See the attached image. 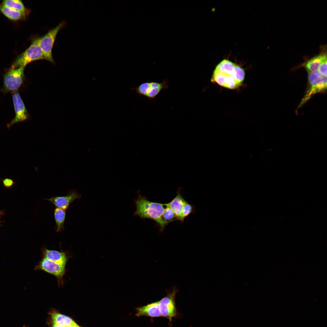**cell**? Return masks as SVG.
Wrapping results in <instances>:
<instances>
[{
  "mask_svg": "<svg viewBox=\"0 0 327 327\" xmlns=\"http://www.w3.org/2000/svg\"><path fill=\"white\" fill-rule=\"evenodd\" d=\"M43 257L55 263L66 266L70 256L67 252L50 250L45 247L41 249Z\"/></svg>",
  "mask_w": 327,
  "mask_h": 327,
  "instance_id": "obj_11",
  "label": "cell"
},
{
  "mask_svg": "<svg viewBox=\"0 0 327 327\" xmlns=\"http://www.w3.org/2000/svg\"><path fill=\"white\" fill-rule=\"evenodd\" d=\"M194 210L193 206L187 202L183 206L179 220L181 222H183L184 219L190 214L193 213Z\"/></svg>",
  "mask_w": 327,
  "mask_h": 327,
  "instance_id": "obj_21",
  "label": "cell"
},
{
  "mask_svg": "<svg viewBox=\"0 0 327 327\" xmlns=\"http://www.w3.org/2000/svg\"><path fill=\"white\" fill-rule=\"evenodd\" d=\"M245 76L242 68L228 59H224L216 67L211 80L223 87L235 89L242 85Z\"/></svg>",
  "mask_w": 327,
  "mask_h": 327,
  "instance_id": "obj_1",
  "label": "cell"
},
{
  "mask_svg": "<svg viewBox=\"0 0 327 327\" xmlns=\"http://www.w3.org/2000/svg\"><path fill=\"white\" fill-rule=\"evenodd\" d=\"M12 98L15 116L9 123L7 124V127L8 129L13 124L22 122L29 118L27 110L19 93L16 91L13 93Z\"/></svg>",
  "mask_w": 327,
  "mask_h": 327,
  "instance_id": "obj_9",
  "label": "cell"
},
{
  "mask_svg": "<svg viewBox=\"0 0 327 327\" xmlns=\"http://www.w3.org/2000/svg\"><path fill=\"white\" fill-rule=\"evenodd\" d=\"M2 181L4 186L7 187H11L14 184L13 180L10 178L3 179Z\"/></svg>",
  "mask_w": 327,
  "mask_h": 327,
  "instance_id": "obj_24",
  "label": "cell"
},
{
  "mask_svg": "<svg viewBox=\"0 0 327 327\" xmlns=\"http://www.w3.org/2000/svg\"><path fill=\"white\" fill-rule=\"evenodd\" d=\"M136 311V315L138 317L146 316L154 318L161 316L159 301L137 308Z\"/></svg>",
  "mask_w": 327,
  "mask_h": 327,
  "instance_id": "obj_13",
  "label": "cell"
},
{
  "mask_svg": "<svg viewBox=\"0 0 327 327\" xmlns=\"http://www.w3.org/2000/svg\"><path fill=\"white\" fill-rule=\"evenodd\" d=\"M166 207L162 216L163 220L170 223L176 220V216L174 212L170 207L166 205Z\"/></svg>",
  "mask_w": 327,
  "mask_h": 327,
  "instance_id": "obj_22",
  "label": "cell"
},
{
  "mask_svg": "<svg viewBox=\"0 0 327 327\" xmlns=\"http://www.w3.org/2000/svg\"><path fill=\"white\" fill-rule=\"evenodd\" d=\"M150 87L145 97L150 99H154L163 89H166L163 87H158L156 82L152 81L150 82Z\"/></svg>",
  "mask_w": 327,
  "mask_h": 327,
  "instance_id": "obj_19",
  "label": "cell"
},
{
  "mask_svg": "<svg viewBox=\"0 0 327 327\" xmlns=\"http://www.w3.org/2000/svg\"><path fill=\"white\" fill-rule=\"evenodd\" d=\"M0 12L8 19L14 21L24 20L28 14L0 4Z\"/></svg>",
  "mask_w": 327,
  "mask_h": 327,
  "instance_id": "obj_15",
  "label": "cell"
},
{
  "mask_svg": "<svg viewBox=\"0 0 327 327\" xmlns=\"http://www.w3.org/2000/svg\"><path fill=\"white\" fill-rule=\"evenodd\" d=\"M68 327H81L79 326L76 323H75L74 324H73V325H71L70 326H68Z\"/></svg>",
  "mask_w": 327,
  "mask_h": 327,
  "instance_id": "obj_26",
  "label": "cell"
},
{
  "mask_svg": "<svg viewBox=\"0 0 327 327\" xmlns=\"http://www.w3.org/2000/svg\"><path fill=\"white\" fill-rule=\"evenodd\" d=\"M64 25V22L60 23L44 35L37 38L38 45L43 53L45 59L52 63H54L52 54L54 44L58 33Z\"/></svg>",
  "mask_w": 327,
  "mask_h": 327,
  "instance_id": "obj_7",
  "label": "cell"
},
{
  "mask_svg": "<svg viewBox=\"0 0 327 327\" xmlns=\"http://www.w3.org/2000/svg\"><path fill=\"white\" fill-rule=\"evenodd\" d=\"M134 202L136 207L134 215L143 219L153 220L160 226V231H163L170 223L164 221L162 217L166 207L165 204L150 201L140 194Z\"/></svg>",
  "mask_w": 327,
  "mask_h": 327,
  "instance_id": "obj_2",
  "label": "cell"
},
{
  "mask_svg": "<svg viewBox=\"0 0 327 327\" xmlns=\"http://www.w3.org/2000/svg\"><path fill=\"white\" fill-rule=\"evenodd\" d=\"M150 84V82H144L137 87L131 88V90L135 91L138 94L145 97L148 92Z\"/></svg>",
  "mask_w": 327,
  "mask_h": 327,
  "instance_id": "obj_20",
  "label": "cell"
},
{
  "mask_svg": "<svg viewBox=\"0 0 327 327\" xmlns=\"http://www.w3.org/2000/svg\"><path fill=\"white\" fill-rule=\"evenodd\" d=\"M177 292V289L173 288L171 292L159 301L161 316L168 319L170 322L177 315L175 300Z\"/></svg>",
  "mask_w": 327,
  "mask_h": 327,
  "instance_id": "obj_8",
  "label": "cell"
},
{
  "mask_svg": "<svg viewBox=\"0 0 327 327\" xmlns=\"http://www.w3.org/2000/svg\"><path fill=\"white\" fill-rule=\"evenodd\" d=\"M81 197V195L77 191L71 190L65 196L53 197L45 200L52 203L56 208L66 210L71 203Z\"/></svg>",
  "mask_w": 327,
  "mask_h": 327,
  "instance_id": "obj_10",
  "label": "cell"
},
{
  "mask_svg": "<svg viewBox=\"0 0 327 327\" xmlns=\"http://www.w3.org/2000/svg\"><path fill=\"white\" fill-rule=\"evenodd\" d=\"M66 266L55 263L43 257L35 266V270H41L55 276L59 287L64 284L63 277L66 272Z\"/></svg>",
  "mask_w": 327,
  "mask_h": 327,
  "instance_id": "obj_6",
  "label": "cell"
},
{
  "mask_svg": "<svg viewBox=\"0 0 327 327\" xmlns=\"http://www.w3.org/2000/svg\"><path fill=\"white\" fill-rule=\"evenodd\" d=\"M24 68H10L3 75V86L1 89L5 93L17 91L22 84L25 78Z\"/></svg>",
  "mask_w": 327,
  "mask_h": 327,
  "instance_id": "obj_5",
  "label": "cell"
},
{
  "mask_svg": "<svg viewBox=\"0 0 327 327\" xmlns=\"http://www.w3.org/2000/svg\"><path fill=\"white\" fill-rule=\"evenodd\" d=\"M318 71V72L321 75L327 76V57L322 62Z\"/></svg>",
  "mask_w": 327,
  "mask_h": 327,
  "instance_id": "obj_23",
  "label": "cell"
},
{
  "mask_svg": "<svg viewBox=\"0 0 327 327\" xmlns=\"http://www.w3.org/2000/svg\"><path fill=\"white\" fill-rule=\"evenodd\" d=\"M308 85L304 96L299 105L302 107L314 94L323 92L327 88V76L320 74L318 71H307Z\"/></svg>",
  "mask_w": 327,
  "mask_h": 327,
  "instance_id": "obj_3",
  "label": "cell"
},
{
  "mask_svg": "<svg viewBox=\"0 0 327 327\" xmlns=\"http://www.w3.org/2000/svg\"><path fill=\"white\" fill-rule=\"evenodd\" d=\"M187 202L179 191H178L176 196L170 202L165 203V205L172 210L176 215V220H179L183 206Z\"/></svg>",
  "mask_w": 327,
  "mask_h": 327,
  "instance_id": "obj_14",
  "label": "cell"
},
{
  "mask_svg": "<svg viewBox=\"0 0 327 327\" xmlns=\"http://www.w3.org/2000/svg\"><path fill=\"white\" fill-rule=\"evenodd\" d=\"M320 48V52L319 54L305 61L301 65L299 66V67L300 66L304 67L307 71H317L322 62L327 57L326 45L322 46Z\"/></svg>",
  "mask_w": 327,
  "mask_h": 327,
  "instance_id": "obj_12",
  "label": "cell"
},
{
  "mask_svg": "<svg viewBox=\"0 0 327 327\" xmlns=\"http://www.w3.org/2000/svg\"><path fill=\"white\" fill-rule=\"evenodd\" d=\"M45 59L43 53L39 46L37 38L33 40L30 46L20 54L13 62L10 68H25L28 64L35 61Z\"/></svg>",
  "mask_w": 327,
  "mask_h": 327,
  "instance_id": "obj_4",
  "label": "cell"
},
{
  "mask_svg": "<svg viewBox=\"0 0 327 327\" xmlns=\"http://www.w3.org/2000/svg\"><path fill=\"white\" fill-rule=\"evenodd\" d=\"M52 327H64L62 325L57 324H56L53 323Z\"/></svg>",
  "mask_w": 327,
  "mask_h": 327,
  "instance_id": "obj_25",
  "label": "cell"
},
{
  "mask_svg": "<svg viewBox=\"0 0 327 327\" xmlns=\"http://www.w3.org/2000/svg\"><path fill=\"white\" fill-rule=\"evenodd\" d=\"M53 323L64 327H68L75 322L70 318L58 313H53L51 315Z\"/></svg>",
  "mask_w": 327,
  "mask_h": 327,
  "instance_id": "obj_17",
  "label": "cell"
},
{
  "mask_svg": "<svg viewBox=\"0 0 327 327\" xmlns=\"http://www.w3.org/2000/svg\"><path fill=\"white\" fill-rule=\"evenodd\" d=\"M66 210L56 208L54 212L56 224V230L57 232H61L64 230V222L66 217Z\"/></svg>",
  "mask_w": 327,
  "mask_h": 327,
  "instance_id": "obj_16",
  "label": "cell"
},
{
  "mask_svg": "<svg viewBox=\"0 0 327 327\" xmlns=\"http://www.w3.org/2000/svg\"><path fill=\"white\" fill-rule=\"evenodd\" d=\"M2 4L15 10L28 14L29 10L25 7L22 2L19 0H5L2 1Z\"/></svg>",
  "mask_w": 327,
  "mask_h": 327,
  "instance_id": "obj_18",
  "label": "cell"
}]
</instances>
